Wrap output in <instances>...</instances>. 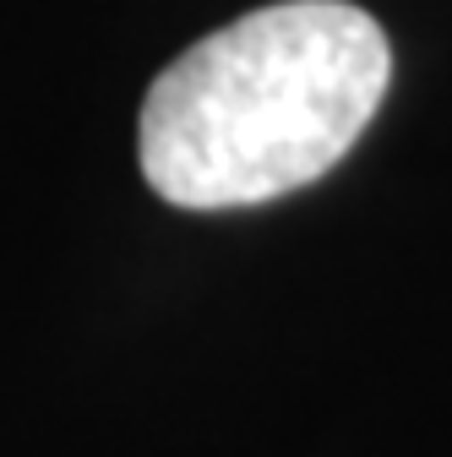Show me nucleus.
Instances as JSON below:
<instances>
[{"mask_svg": "<svg viewBox=\"0 0 452 457\" xmlns=\"http://www.w3.org/2000/svg\"><path fill=\"white\" fill-rule=\"evenodd\" d=\"M392 82V49L349 0H278L169 61L142 98L147 186L191 212L278 202L344 158Z\"/></svg>", "mask_w": 452, "mask_h": 457, "instance_id": "1", "label": "nucleus"}]
</instances>
